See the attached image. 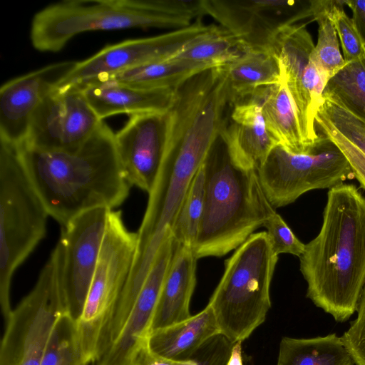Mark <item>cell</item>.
<instances>
[{"label": "cell", "mask_w": 365, "mask_h": 365, "mask_svg": "<svg viewBox=\"0 0 365 365\" xmlns=\"http://www.w3.org/2000/svg\"><path fill=\"white\" fill-rule=\"evenodd\" d=\"M314 46L306 24H293L277 34L269 49L279 61L281 78L312 148L320 139L315 118L324 103L323 92L329 80L312 59Z\"/></svg>", "instance_id": "obj_12"}, {"label": "cell", "mask_w": 365, "mask_h": 365, "mask_svg": "<svg viewBox=\"0 0 365 365\" xmlns=\"http://www.w3.org/2000/svg\"><path fill=\"white\" fill-rule=\"evenodd\" d=\"M63 312H68L51 252L34 287L5 322L0 365H41L55 322Z\"/></svg>", "instance_id": "obj_10"}, {"label": "cell", "mask_w": 365, "mask_h": 365, "mask_svg": "<svg viewBox=\"0 0 365 365\" xmlns=\"http://www.w3.org/2000/svg\"><path fill=\"white\" fill-rule=\"evenodd\" d=\"M332 0H311V21L318 24V38L312 59L330 79L346 64L339 49L334 24L329 16Z\"/></svg>", "instance_id": "obj_28"}, {"label": "cell", "mask_w": 365, "mask_h": 365, "mask_svg": "<svg viewBox=\"0 0 365 365\" xmlns=\"http://www.w3.org/2000/svg\"><path fill=\"white\" fill-rule=\"evenodd\" d=\"M138 247V233L125 227L121 211L110 210L102 245L83 312L76 322L86 361H98Z\"/></svg>", "instance_id": "obj_7"}, {"label": "cell", "mask_w": 365, "mask_h": 365, "mask_svg": "<svg viewBox=\"0 0 365 365\" xmlns=\"http://www.w3.org/2000/svg\"><path fill=\"white\" fill-rule=\"evenodd\" d=\"M344 0H332L329 16L339 36L346 63L356 61L365 55V47L352 18L344 9Z\"/></svg>", "instance_id": "obj_32"}, {"label": "cell", "mask_w": 365, "mask_h": 365, "mask_svg": "<svg viewBox=\"0 0 365 365\" xmlns=\"http://www.w3.org/2000/svg\"><path fill=\"white\" fill-rule=\"evenodd\" d=\"M48 216L16 145L0 140V305L4 322L12 312L14 273L44 238Z\"/></svg>", "instance_id": "obj_6"}, {"label": "cell", "mask_w": 365, "mask_h": 365, "mask_svg": "<svg viewBox=\"0 0 365 365\" xmlns=\"http://www.w3.org/2000/svg\"><path fill=\"white\" fill-rule=\"evenodd\" d=\"M277 365H355L341 337L297 339L284 336L279 344Z\"/></svg>", "instance_id": "obj_26"}, {"label": "cell", "mask_w": 365, "mask_h": 365, "mask_svg": "<svg viewBox=\"0 0 365 365\" xmlns=\"http://www.w3.org/2000/svg\"><path fill=\"white\" fill-rule=\"evenodd\" d=\"M208 151L200 148L165 150L146 210L137 232L138 247L128 282L141 286L157 253L171 230L190 184Z\"/></svg>", "instance_id": "obj_8"}, {"label": "cell", "mask_w": 365, "mask_h": 365, "mask_svg": "<svg viewBox=\"0 0 365 365\" xmlns=\"http://www.w3.org/2000/svg\"><path fill=\"white\" fill-rule=\"evenodd\" d=\"M352 12V19L365 47V0H344Z\"/></svg>", "instance_id": "obj_38"}, {"label": "cell", "mask_w": 365, "mask_h": 365, "mask_svg": "<svg viewBox=\"0 0 365 365\" xmlns=\"http://www.w3.org/2000/svg\"><path fill=\"white\" fill-rule=\"evenodd\" d=\"M323 98L339 104L365 122V55L346 63L329 80Z\"/></svg>", "instance_id": "obj_27"}, {"label": "cell", "mask_w": 365, "mask_h": 365, "mask_svg": "<svg viewBox=\"0 0 365 365\" xmlns=\"http://www.w3.org/2000/svg\"><path fill=\"white\" fill-rule=\"evenodd\" d=\"M242 342H237L233 344L227 365H243L242 357Z\"/></svg>", "instance_id": "obj_39"}, {"label": "cell", "mask_w": 365, "mask_h": 365, "mask_svg": "<svg viewBox=\"0 0 365 365\" xmlns=\"http://www.w3.org/2000/svg\"><path fill=\"white\" fill-rule=\"evenodd\" d=\"M205 16L202 0H63L34 16L33 46L58 52L75 36L86 31L187 27Z\"/></svg>", "instance_id": "obj_4"}, {"label": "cell", "mask_w": 365, "mask_h": 365, "mask_svg": "<svg viewBox=\"0 0 365 365\" xmlns=\"http://www.w3.org/2000/svg\"><path fill=\"white\" fill-rule=\"evenodd\" d=\"M318 112L340 134L365 153V122L327 98H324Z\"/></svg>", "instance_id": "obj_33"}, {"label": "cell", "mask_w": 365, "mask_h": 365, "mask_svg": "<svg viewBox=\"0 0 365 365\" xmlns=\"http://www.w3.org/2000/svg\"><path fill=\"white\" fill-rule=\"evenodd\" d=\"M220 138L233 163L249 170H257L278 145L267 128L260 106L250 99L234 104Z\"/></svg>", "instance_id": "obj_19"}, {"label": "cell", "mask_w": 365, "mask_h": 365, "mask_svg": "<svg viewBox=\"0 0 365 365\" xmlns=\"http://www.w3.org/2000/svg\"><path fill=\"white\" fill-rule=\"evenodd\" d=\"M220 335L211 307L188 319L153 331L148 345L155 353L173 360H187L214 337Z\"/></svg>", "instance_id": "obj_23"}, {"label": "cell", "mask_w": 365, "mask_h": 365, "mask_svg": "<svg viewBox=\"0 0 365 365\" xmlns=\"http://www.w3.org/2000/svg\"><path fill=\"white\" fill-rule=\"evenodd\" d=\"M53 63L13 78L0 88V140L19 145L26 139L33 114L76 66Z\"/></svg>", "instance_id": "obj_16"}, {"label": "cell", "mask_w": 365, "mask_h": 365, "mask_svg": "<svg viewBox=\"0 0 365 365\" xmlns=\"http://www.w3.org/2000/svg\"><path fill=\"white\" fill-rule=\"evenodd\" d=\"M246 48L240 38L223 29L190 44L173 58L217 67L232 61Z\"/></svg>", "instance_id": "obj_30"}, {"label": "cell", "mask_w": 365, "mask_h": 365, "mask_svg": "<svg viewBox=\"0 0 365 365\" xmlns=\"http://www.w3.org/2000/svg\"><path fill=\"white\" fill-rule=\"evenodd\" d=\"M315 122L317 131L328 137L344 155L354 177L365 190V153L340 134L319 112L316 115Z\"/></svg>", "instance_id": "obj_34"}, {"label": "cell", "mask_w": 365, "mask_h": 365, "mask_svg": "<svg viewBox=\"0 0 365 365\" xmlns=\"http://www.w3.org/2000/svg\"><path fill=\"white\" fill-rule=\"evenodd\" d=\"M356 312V318L341 337L354 364L365 365V284Z\"/></svg>", "instance_id": "obj_36"}, {"label": "cell", "mask_w": 365, "mask_h": 365, "mask_svg": "<svg viewBox=\"0 0 365 365\" xmlns=\"http://www.w3.org/2000/svg\"><path fill=\"white\" fill-rule=\"evenodd\" d=\"M110 210L96 208L71 220L62 227L59 240L52 251L66 307L76 322L88 296Z\"/></svg>", "instance_id": "obj_13"}, {"label": "cell", "mask_w": 365, "mask_h": 365, "mask_svg": "<svg viewBox=\"0 0 365 365\" xmlns=\"http://www.w3.org/2000/svg\"><path fill=\"white\" fill-rule=\"evenodd\" d=\"M165 113L133 115L115 133L117 153L128 182L148 194L164 155Z\"/></svg>", "instance_id": "obj_18"}, {"label": "cell", "mask_w": 365, "mask_h": 365, "mask_svg": "<svg viewBox=\"0 0 365 365\" xmlns=\"http://www.w3.org/2000/svg\"><path fill=\"white\" fill-rule=\"evenodd\" d=\"M317 132L320 140L312 152L295 154L277 145L257 169L261 187L274 208L289 205L310 190L330 189L354 177L339 148Z\"/></svg>", "instance_id": "obj_9"}, {"label": "cell", "mask_w": 365, "mask_h": 365, "mask_svg": "<svg viewBox=\"0 0 365 365\" xmlns=\"http://www.w3.org/2000/svg\"><path fill=\"white\" fill-rule=\"evenodd\" d=\"M222 66L227 79L229 103L242 101L258 89L281 80L279 61L267 49L246 48Z\"/></svg>", "instance_id": "obj_24"}, {"label": "cell", "mask_w": 365, "mask_h": 365, "mask_svg": "<svg viewBox=\"0 0 365 365\" xmlns=\"http://www.w3.org/2000/svg\"><path fill=\"white\" fill-rule=\"evenodd\" d=\"M212 68L215 67L173 57L91 81H113L141 88H178L189 78Z\"/></svg>", "instance_id": "obj_25"}, {"label": "cell", "mask_w": 365, "mask_h": 365, "mask_svg": "<svg viewBox=\"0 0 365 365\" xmlns=\"http://www.w3.org/2000/svg\"><path fill=\"white\" fill-rule=\"evenodd\" d=\"M277 260L267 232H259L251 235L225 261L208 304L220 335L232 344L242 342L265 321Z\"/></svg>", "instance_id": "obj_5"}, {"label": "cell", "mask_w": 365, "mask_h": 365, "mask_svg": "<svg viewBox=\"0 0 365 365\" xmlns=\"http://www.w3.org/2000/svg\"><path fill=\"white\" fill-rule=\"evenodd\" d=\"M204 199L205 170L202 165L190 184L171 230L179 244L193 247L199 232Z\"/></svg>", "instance_id": "obj_31"}, {"label": "cell", "mask_w": 365, "mask_h": 365, "mask_svg": "<svg viewBox=\"0 0 365 365\" xmlns=\"http://www.w3.org/2000/svg\"><path fill=\"white\" fill-rule=\"evenodd\" d=\"M263 226L267 229V235L276 255L289 254L299 257L302 255L305 244L297 237L274 208L268 212Z\"/></svg>", "instance_id": "obj_35"}, {"label": "cell", "mask_w": 365, "mask_h": 365, "mask_svg": "<svg viewBox=\"0 0 365 365\" xmlns=\"http://www.w3.org/2000/svg\"><path fill=\"white\" fill-rule=\"evenodd\" d=\"M178 245L172 233L164 240L119 336L97 365H132L138 351L148 341L161 289Z\"/></svg>", "instance_id": "obj_17"}, {"label": "cell", "mask_w": 365, "mask_h": 365, "mask_svg": "<svg viewBox=\"0 0 365 365\" xmlns=\"http://www.w3.org/2000/svg\"><path fill=\"white\" fill-rule=\"evenodd\" d=\"M24 169L49 216L61 227L88 210L120 206L130 185L123 170L115 133L103 120L75 152L16 145Z\"/></svg>", "instance_id": "obj_1"}, {"label": "cell", "mask_w": 365, "mask_h": 365, "mask_svg": "<svg viewBox=\"0 0 365 365\" xmlns=\"http://www.w3.org/2000/svg\"><path fill=\"white\" fill-rule=\"evenodd\" d=\"M197 261L191 247L178 243L161 289L151 332L192 316L190 304L196 285Z\"/></svg>", "instance_id": "obj_21"}, {"label": "cell", "mask_w": 365, "mask_h": 365, "mask_svg": "<svg viewBox=\"0 0 365 365\" xmlns=\"http://www.w3.org/2000/svg\"><path fill=\"white\" fill-rule=\"evenodd\" d=\"M202 165L204 207L192 247L197 259L222 257L236 250L263 226L274 208L261 187L257 170L234 163L220 137Z\"/></svg>", "instance_id": "obj_3"}, {"label": "cell", "mask_w": 365, "mask_h": 365, "mask_svg": "<svg viewBox=\"0 0 365 365\" xmlns=\"http://www.w3.org/2000/svg\"><path fill=\"white\" fill-rule=\"evenodd\" d=\"M261 108L267 128L278 145L295 154L312 152L284 82L261 88L250 96Z\"/></svg>", "instance_id": "obj_22"}, {"label": "cell", "mask_w": 365, "mask_h": 365, "mask_svg": "<svg viewBox=\"0 0 365 365\" xmlns=\"http://www.w3.org/2000/svg\"><path fill=\"white\" fill-rule=\"evenodd\" d=\"M78 87L101 120L121 113H165L173 106L177 91V88H141L113 81H90Z\"/></svg>", "instance_id": "obj_20"}, {"label": "cell", "mask_w": 365, "mask_h": 365, "mask_svg": "<svg viewBox=\"0 0 365 365\" xmlns=\"http://www.w3.org/2000/svg\"><path fill=\"white\" fill-rule=\"evenodd\" d=\"M102 121L80 87L60 86L33 114L23 143L42 150L75 152Z\"/></svg>", "instance_id": "obj_14"}, {"label": "cell", "mask_w": 365, "mask_h": 365, "mask_svg": "<svg viewBox=\"0 0 365 365\" xmlns=\"http://www.w3.org/2000/svg\"><path fill=\"white\" fill-rule=\"evenodd\" d=\"M307 297L338 322L356 311L365 284V197L342 182L327 192L318 235L299 257Z\"/></svg>", "instance_id": "obj_2"}, {"label": "cell", "mask_w": 365, "mask_h": 365, "mask_svg": "<svg viewBox=\"0 0 365 365\" xmlns=\"http://www.w3.org/2000/svg\"><path fill=\"white\" fill-rule=\"evenodd\" d=\"M187 360H173L165 358L153 351L148 345V341L144 344L136 354L132 365H185Z\"/></svg>", "instance_id": "obj_37"}, {"label": "cell", "mask_w": 365, "mask_h": 365, "mask_svg": "<svg viewBox=\"0 0 365 365\" xmlns=\"http://www.w3.org/2000/svg\"><path fill=\"white\" fill-rule=\"evenodd\" d=\"M78 337L76 321L68 312L56 319L41 365H88Z\"/></svg>", "instance_id": "obj_29"}, {"label": "cell", "mask_w": 365, "mask_h": 365, "mask_svg": "<svg viewBox=\"0 0 365 365\" xmlns=\"http://www.w3.org/2000/svg\"><path fill=\"white\" fill-rule=\"evenodd\" d=\"M202 7L247 48L269 50L282 29L312 16L311 0H202Z\"/></svg>", "instance_id": "obj_15"}, {"label": "cell", "mask_w": 365, "mask_h": 365, "mask_svg": "<svg viewBox=\"0 0 365 365\" xmlns=\"http://www.w3.org/2000/svg\"><path fill=\"white\" fill-rule=\"evenodd\" d=\"M223 30L198 19L187 27L160 35L130 39L108 46L77 62L60 86H81L148 63L171 58L190 44Z\"/></svg>", "instance_id": "obj_11"}]
</instances>
